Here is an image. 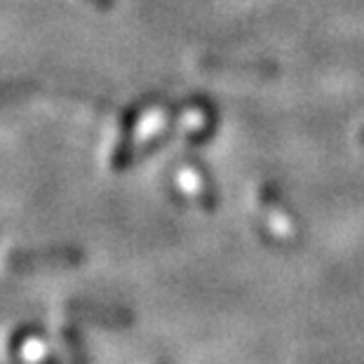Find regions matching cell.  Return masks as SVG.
I'll list each match as a JSON object with an SVG mask.
<instances>
[{
  "label": "cell",
  "mask_w": 364,
  "mask_h": 364,
  "mask_svg": "<svg viewBox=\"0 0 364 364\" xmlns=\"http://www.w3.org/2000/svg\"><path fill=\"white\" fill-rule=\"evenodd\" d=\"M176 181H179L181 191L188 193L191 198H205V179H203V174H200L196 167L179 169V174H176Z\"/></svg>",
  "instance_id": "cell-1"
},
{
  "label": "cell",
  "mask_w": 364,
  "mask_h": 364,
  "mask_svg": "<svg viewBox=\"0 0 364 364\" xmlns=\"http://www.w3.org/2000/svg\"><path fill=\"white\" fill-rule=\"evenodd\" d=\"M28 87L26 85H7V87H0V102H10V99H17L21 95H26Z\"/></svg>",
  "instance_id": "cell-2"
},
{
  "label": "cell",
  "mask_w": 364,
  "mask_h": 364,
  "mask_svg": "<svg viewBox=\"0 0 364 364\" xmlns=\"http://www.w3.org/2000/svg\"><path fill=\"white\" fill-rule=\"evenodd\" d=\"M97 3H102V5H106V3H108V0H97Z\"/></svg>",
  "instance_id": "cell-3"
}]
</instances>
